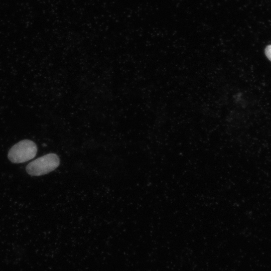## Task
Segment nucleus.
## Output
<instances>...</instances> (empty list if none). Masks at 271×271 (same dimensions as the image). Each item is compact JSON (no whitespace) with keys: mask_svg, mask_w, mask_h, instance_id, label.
<instances>
[{"mask_svg":"<svg viewBox=\"0 0 271 271\" xmlns=\"http://www.w3.org/2000/svg\"><path fill=\"white\" fill-rule=\"evenodd\" d=\"M59 164V158L56 154H49L30 163L26 170L31 176H41L54 170Z\"/></svg>","mask_w":271,"mask_h":271,"instance_id":"f257e3e1","label":"nucleus"},{"mask_svg":"<svg viewBox=\"0 0 271 271\" xmlns=\"http://www.w3.org/2000/svg\"><path fill=\"white\" fill-rule=\"evenodd\" d=\"M37 152V147L34 142L29 140H24L10 149L8 157L12 162L21 163L34 158Z\"/></svg>","mask_w":271,"mask_h":271,"instance_id":"f03ea898","label":"nucleus"},{"mask_svg":"<svg viewBox=\"0 0 271 271\" xmlns=\"http://www.w3.org/2000/svg\"><path fill=\"white\" fill-rule=\"evenodd\" d=\"M265 53L267 58L271 61V45L266 47L265 49Z\"/></svg>","mask_w":271,"mask_h":271,"instance_id":"7ed1b4c3","label":"nucleus"}]
</instances>
